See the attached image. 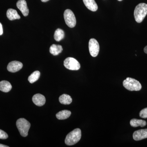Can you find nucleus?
<instances>
[{"label":"nucleus","instance_id":"nucleus-1","mask_svg":"<svg viewBox=\"0 0 147 147\" xmlns=\"http://www.w3.org/2000/svg\"><path fill=\"white\" fill-rule=\"evenodd\" d=\"M147 14V4L145 3H139L135 7L134 16L135 21L138 23L143 21Z\"/></svg>","mask_w":147,"mask_h":147},{"label":"nucleus","instance_id":"nucleus-2","mask_svg":"<svg viewBox=\"0 0 147 147\" xmlns=\"http://www.w3.org/2000/svg\"><path fill=\"white\" fill-rule=\"evenodd\" d=\"M82 137V131L79 128H76L69 132L66 137L65 142L67 146H72L80 141Z\"/></svg>","mask_w":147,"mask_h":147},{"label":"nucleus","instance_id":"nucleus-3","mask_svg":"<svg viewBox=\"0 0 147 147\" xmlns=\"http://www.w3.org/2000/svg\"><path fill=\"white\" fill-rule=\"evenodd\" d=\"M16 126L22 137H26L28 135L31 125L30 122L24 118L18 119L16 121Z\"/></svg>","mask_w":147,"mask_h":147},{"label":"nucleus","instance_id":"nucleus-4","mask_svg":"<svg viewBox=\"0 0 147 147\" xmlns=\"http://www.w3.org/2000/svg\"><path fill=\"white\" fill-rule=\"evenodd\" d=\"M123 86L129 91L140 90L142 89V86L140 82L133 78L127 77L123 82Z\"/></svg>","mask_w":147,"mask_h":147},{"label":"nucleus","instance_id":"nucleus-5","mask_svg":"<svg viewBox=\"0 0 147 147\" xmlns=\"http://www.w3.org/2000/svg\"><path fill=\"white\" fill-rule=\"evenodd\" d=\"M64 18L66 24L69 28H73L76 25V19L73 11L70 9H67L65 11Z\"/></svg>","mask_w":147,"mask_h":147},{"label":"nucleus","instance_id":"nucleus-6","mask_svg":"<svg viewBox=\"0 0 147 147\" xmlns=\"http://www.w3.org/2000/svg\"><path fill=\"white\" fill-rule=\"evenodd\" d=\"M64 65L67 69L71 70H78L81 67L79 62L72 57L66 58L64 61Z\"/></svg>","mask_w":147,"mask_h":147},{"label":"nucleus","instance_id":"nucleus-7","mask_svg":"<svg viewBox=\"0 0 147 147\" xmlns=\"http://www.w3.org/2000/svg\"><path fill=\"white\" fill-rule=\"evenodd\" d=\"M89 49L92 57H95L99 52V45L97 40L94 38L90 39L89 42Z\"/></svg>","mask_w":147,"mask_h":147},{"label":"nucleus","instance_id":"nucleus-8","mask_svg":"<svg viewBox=\"0 0 147 147\" xmlns=\"http://www.w3.org/2000/svg\"><path fill=\"white\" fill-rule=\"evenodd\" d=\"M23 65L20 62L18 61H13L8 64L7 69L9 72L14 73L17 72L23 67Z\"/></svg>","mask_w":147,"mask_h":147},{"label":"nucleus","instance_id":"nucleus-9","mask_svg":"<svg viewBox=\"0 0 147 147\" xmlns=\"http://www.w3.org/2000/svg\"><path fill=\"white\" fill-rule=\"evenodd\" d=\"M16 6L18 9L21 11L24 16H27L28 15L29 9L27 6L26 2L25 0H19L16 3Z\"/></svg>","mask_w":147,"mask_h":147},{"label":"nucleus","instance_id":"nucleus-10","mask_svg":"<svg viewBox=\"0 0 147 147\" xmlns=\"http://www.w3.org/2000/svg\"><path fill=\"white\" fill-rule=\"evenodd\" d=\"M133 137L134 140L137 141L147 138V129H139L134 131Z\"/></svg>","mask_w":147,"mask_h":147},{"label":"nucleus","instance_id":"nucleus-11","mask_svg":"<svg viewBox=\"0 0 147 147\" xmlns=\"http://www.w3.org/2000/svg\"><path fill=\"white\" fill-rule=\"evenodd\" d=\"M32 101L37 106H42L45 104L46 100L43 95L37 94L33 96Z\"/></svg>","mask_w":147,"mask_h":147},{"label":"nucleus","instance_id":"nucleus-12","mask_svg":"<svg viewBox=\"0 0 147 147\" xmlns=\"http://www.w3.org/2000/svg\"><path fill=\"white\" fill-rule=\"evenodd\" d=\"M84 4L87 8L92 11L97 10L98 6L94 0H83Z\"/></svg>","mask_w":147,"mask_h":147},{"label":"nucleus","instance_id":"nucleus-13","mask_svg":"<svg viewBox=\"0 0 147 147\" xmlns=\"http://www.w3.org/2000/svg\"><path fill=\"white\" fill-rule=\"evenodd\" d=\"M7 16L10 21L19 19L21 18L17 11L13 9H9L7 10Z\"/></svg>","mask_w":147,"mask_h":147},{"label":"nucleus","instance_id":"nucleus-14","mask_svg":"<svg viewBox=\"0 0 147 147\" xmlns=\"http://www.w3.org/2000/svg\"><path fill=\"white\" fill-rule=\"evenodd\" d=\"M12 88V86L9 82L2 81L0 82V90L4 92H8Z\"/></svg>","mask_w":147,"mask_h":147},{"label":"nucleus","instance_id":"nucleus-15","mask_svg":"<svg viewBox=\"0 0 147 147\" xmlns=\"http://www.w3.org/2000/svg\"><path fill=\"white\" fill-rule=\"evenodd\" d=\"M62 47L60 45L53 44L50 47V53L54 56L59 55L60 53L62 52Z\"/></svg>","mask_w":147,"mask_h":147},{"label":"nucleus","instance_id":"nucleus-16","mask_svg":"<svg viewBox=\"0 0 147 147\" xmlns=\"http://www.w3.org/2000/svg\"><path fill=\"white\" fill-rule=\"evenodd\" d=\"M71 115V112L68 110H62L57 113L56 117L59 120H64L68 118Z\"/></svg>","mask_w":147,"mask_h":147},{"label":"nucleus","instance_id":"nucleus-17","mask_svg":"<svg viewBox=\"0 0 147 147\" xmlns=\"http://www.w3.org/2000/svg\"><path fill=\"white\" fill-rule=\"evenodd\" d=\"M130 124L131 126L133 127H137L138 126H141L143 127L146 125L147 123L146 121L143 120L137 119H132L130 121Z\"/></svg>","mask_w":147,"mask_h":147},{"label":"nucleus","instance_id":"nucleus-18","mask_svg":"<svg viewBox=\"0 0 147 147\" xmlns=\"http://www.w3.org/2000/svg\"><path fill=\"white\" fill-rule=\"evenodd\" d=\"M59 100L61 104L69 105L72 102V99L71 96L68 94H63L59 98Z\"/></svg>","mask_w":147,"mask_h":147},{"label":"nucleus","instance_id":"nucleus-19","mask_svg":"<svg viewBox=\"0 0 147 147\" xmlns=\"http://www.w3.org/2000/svg\"><path fill=\"white\" fill-rule=\"evenodd\" d=\"M65 37V33L61 29H57L55 32L54 38L56 41H60L63 39Z\"/></svg>","mask_w":147,"mask_h":147},{"label":"nucleus","instance_id":"nucleus-20","mask_svg":"<svg viewBox=\"0 0 147 147\" xmlns=\"http://www.w3.org/2000/svg\"><path fill=\"white\" fill-rule=\"evenodd\" d=\"M40 76V72L38 71H36L29 76L28 81L31 84H33L39 79Z\"/></svg>","mask_w":147,"mask_h":147},{"label":"nucleus","instance_id":"nucleus-21","mask_svg":"<svg viewBox=\"0 0 147 147\" xmlns=\"http://www.w3.org/2000/svg\"><path fill=\"white\" fill-rule=\"evenodd\" d=\"M139 116L142 118H147V108L141 110L139 113Z\"/></svg>","mask_w":147,"mask_h":147},{"label":"nucleus","instance_id":"nucleus-22","mask_svg":"<svg viewBox=\"0 0 147 147\" xmlns=\"http://www.w3.org/2000/svg\"><path fill=\"white\" fill-rule=\"evenodd\" d=\"M8 137V135L5 131H3L1 129H0V139H7Z\"/></svg>","mask_w":147,"mask_h":147},{"label":"nucleus","instance_id":"nucleus-23","mask_svg":"<svg viewBox=\"0 0 147 147\" xmlns=\"http://www.w3.org/2000/svg\"><path fill=\"white\" fill-rule=\"evenodd\" d=\"M3 34V29L2 25L0 23V36L2 35Z\"/></svg>","mask_w":147,"mask_h":147},{"label":"nucleus","instance_id":"nucleus-24","mask_svg":"<svg viewBox=\"0 0 147 147\" xmlns=\"http://www.w3.org/2000/svg\"><path fill=\"white\" fill-rule=\"evenodd\" d=\"M144 51L145 53H146V54H147V45L144 48Z\"/></svg>","mask_w":147,"mask_h":147},{"label":"nucleus","instance_id":"nucleus-25","mask_svg":"<svg viewBox=\"0 0 147 147\" xmlns=\"http://www.w3.org/2000/svg\"><path fill=\"white\" fill-rule=\"evenodd\" d=\"M8 146L0 144V147H8Z\"/></svg>","mask_w":147,"mask_h":147},{"label":"nucleus","instance_id":"nucleus-26","mask_svg":"<svg viewBox=\"0 0 147 147\" xmlns=\"http://www.w3.org/2000/svg\"><path fill=\"white\" fill-rule=\"evenodd\" d=\"M41 1L42 2H46L48 1L49 0H41Z\"/></svg>","mask_w":147,"mask_h":147},{"label":"nucleus","instance_id":"nucleus-27","mask_svg":"<svg viewBox=\"0 0 147 147\" xmlns=\"http://www.w3.org/2000/svg\"><path fill=\"white\" fill-rule=\"evenodd\" d=\"M118 1H122V0H118Z\"/></svg>","mask_w":147,"mask_h":147}]
</instances>
